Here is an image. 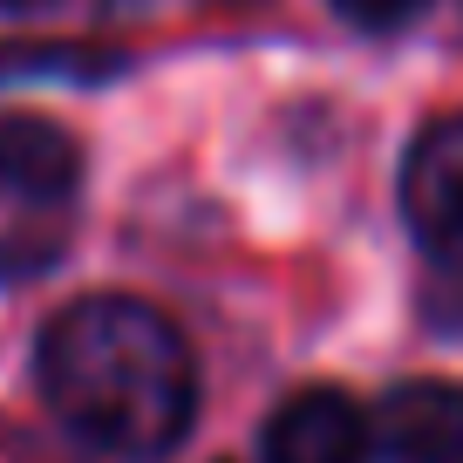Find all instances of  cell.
<instances>
[{
  "mask_svg": "<svg viewBox=\"0 0 463 463\" xmlns=\"http://www.w3.org/2000/svg\"><path fill=\"white\" fill-rule=\"evenodd\" d=\"M42 395L82 443L116 457H164L191 430L198 368L191 347L150 300L96 293L48 320Z\"/></svg>",
  "mask_w": 463,
  "mask_h": 463,
  "instance_id": "cell-1",
  "label": "cell"
},
{
  "mask_svg": "<svg viewBox=\"0 0 463 463\" xmlns=\"http://www.w3.org/2000/svg\"><path fill=\"white\" fill-rule=\"evenodd\" d=\"M402 212L422 246L463 273V109L443 116L416 144V157L402 171Z\"/></svg>",
  "mask_w": 463,
  "mask_h": 463,
  "instance_id": "cell-2",
  "label": "cell"
},
{
  "mask_svg": "<svg viewBox=\"0 0 463 463\" xmlns=\"http://www.w3.org/2000/svg\"><path fill=\"white\" fill-rule=\"evenodd\" d=\"M266 463H375V430L347 395L300 389L266 422Z\"/></svg>",
  "mask_w": 463,
  "mask_h": 463,
  "instance_id": "cell-3",
  "label": "cell"
},
{
  "mask_svg": "<svg viewBox=\"0 0 463 463\" xmlns=\"http://www.w3.org/2000/svg\"><path fill=\"white\" fill-rule=\"evenodd\" d=\"M389 463H463V389L457 382H402L382 409Z\"/></svg>",
  "mask_w": 463,
  "mask_h": 463,
  "instance_id": "cell-4",
  "label": "cell"
},
{
  "mask_svg": "<svg viewBox=\"0 0 463 463\" xmlns=\"http://www.w3.org/2000/svg\"><path fill=\"white\" fill-rule=\"evenodd\" d=\"M75 137L48 116H0V184L21 198H61L75 184Z\"/></svg>",
  "mask_w": 463,
  "mask_h": 463,
  "instance_id": "cell-5",
  "label": "cell"
},
{
  "mask_svg": "<svg viewBox=\"0 0 463 463\" xmlns=\"http://www.w3.org/2000/svg\"><path fill=\"white\" fill-rule=\"evenodd\" d=\"M347 21H362V28H395V21H409V14H422L430 0H334Z\"/></svg>",
  "mask_w": 463,
  "mask_h": 463,
  "instance_id": "cell-6",
  "label": "cell"
},
{
  "mask_svg": "<svg viewBox=\"0 0 463 463\" xmlns=\"http://www.w3.org/2000/svg\"><path fill=\"white\" fill-rule=\"evenodd\" d=\"M42 7H55V0H0V14H42Z\"/></svg>",
  "mask_w": 463,
  "mask_h": 463,
  "instance_id": "cell-7",
  "label": "cell"
}]
</instances>
